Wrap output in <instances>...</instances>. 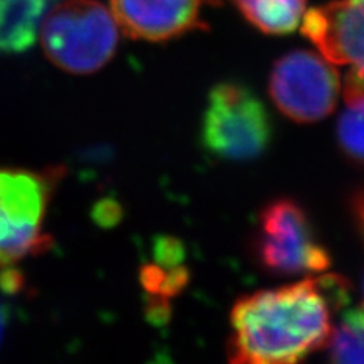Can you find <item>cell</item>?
I'll return each instance as SVG.
<instances>
[{
    "mask_svg": "<svg viewBox=\"0 0 364 364\" xmlns=\"http://www.w3.org/2000/svg\"><path fill=\"white\" fill-rule=\"evenodd\" d=\"M255 252L259 264L275 275L318 273L331 266L309 215L291 199L273 200L261 211Z\"/></svg>",
    "mask_w": 364,
    "mask_h": 364,
    "instance_id": "5b68a950",
    "label": "cell"
},
{
    "mask_svg": "<svg viewBox=\"0 0 364 364\" xmlns=\"http://www.w3.org/2000/svg\"><path fill=\"white\" fill-rule=\"evenodd\" d=\"M235 4L261 32L286 36L299 26L306 0H235Z\"/></svg>",
    "mask_w": 364,
    "mask_h": 364,
    "instance_id": "8fae6325",
    "label": "cell"
},
{
    "mask_svg": "<svg viewBox=\"0 0 364 364\" xmlns=\"http://www.w3.org/2000/svg\"><path fill=\"white\" fill-rule=\"evenodd\" d=\"M41 43L48 58L64 72L93 73L117 50V21L97 0H65L44 18Z\"/></svg>",
    "mask_w": 364,
    "mask_h": 364,
    "instance_id": "3957f363",
    "label": "cell"
},
{
    "mask_svg": "<svg viewBox=\"0 0 364 364\" xmlns=\"http://www.w3.org/2000/svg\"><path fill=\"white\" fill-rule=\"evenodd\" d=\"M52 0H0V53L31 49Z\"/></svg>",
    "mask_w": 364,
    "mask_h": 364,
    "instance_id": "9c48e42d",
    "label": "cell"
},
{
    "mask_svg": "<svg viewBox=\"0 0 364 364\" xmlns=\"http://www.w3.org/2000/svg\"><path fill=\"white\" fill-rule=\"evenodd\" d=\"M58 181L56 170L0 168V281L11 289L20 279L14 267L50 245L44 232L46 211Z\"/></svg>",
    "mask_w": 364,
    "mask_h": 364,
    "instance_id": "7a4b0ae2",
    "label": "cell"
},
{
    "mask_svg": "<svg viewBox=\"0 0 364 364\" xmlns=\"http://www.w3.org/2000/svg\"><path fill=\"white\" fill-rule=\"evenodd\" d=\"M346 108L337 123L341 152L352 163L364 167V77L350 70L343 88Z\"/></svg>",
    "mask_w": 364,
    "mask_h": 364,
    "instance_id": "30bf717a",
    "label": "cell"
},
{
    "mask_svg": "<svg viewBox=\"0 0 364 364\" xmlns=\"http://www.w3.org/2000/svg\"><path fill=\"white\" fill-rule=\"evenodd\" d=\"M336 363H364V302L346 305L326 341Z\"/></svg>",
    "mask_w": 364,
    "mask_h": 364,
    "instance_id": "7c38bea8",
    "label": "cell"
},
{
    "mask_svg": "<svg viewBox=\"0 0 364 364\" xmlns=\"http://www.w3.org/2000/svg\"><path fill=\"white\" fill-rule=\"evenodd\" d=\"M352 299L346 278L325 275L237 301L228 354L232 363L286 364L326 346L334 313Z\"/></svg>",
    "mask_w": 364,
    "mask_h": 364,
    "instance_id": "6da1fadb",
    "label": "cell"
},
{
    "mask_svg": "<svg viewBox=\"0 0 364 364\" xmlns=\"http://www.w3.org/2000/svg\"><path fill=\"white\" fill-rule=\"evenodd\" d=\"M112 16L135 40L167 41L205 28L202 0H111Z\"/></svg>",
    "mask_w": 364,
    "mask_h": 364,
    "instance_id": "ba28073f",
    "label": "cell"
},
{
    "mask_svg": "<svg viewBox=\"0 0 364 364\" xmlns=\"http://www.w3.org/2000/svg\"><path fill=\"white\" fill-rule=\"evenodd\" d=\"M270 96L286 116L299 123H314L331 114L340 95L336 68L310 50H293L273 65Z\"/></svg>",
    "mask_w": 364,
    "mask_h": 364,
    "instance_id": "8992f818",
    "label": "cell"
},
{
    "mask_svg": "<svg viewBox=\"0 0 364 364\" xmlns=\"http://www.w3.org/2000/svg\"><path fill=\"white\" fill-rule=\"evenodd\" d=\"M270 136L269 114L249 88L230 82L211 91L202 123V140L208 152L246 161L266 151Z\"/></svg>",
    "mask_w": 364,
    "mask_h": 364,
    "instance_id": "277c9868",
    "label": "cell"
},
{
    "mask_svg": "<svg viewBox=\"0 0 364 364\" xmlns=\"http://www.w3.org/2000/svg\"><path fill=\"white\" fill-rule=\"evenodd\" d=\"M360 76H361V75H360ZM363 77H364V76H363Z\"/></svg>",
    "mask_w": 364,
    "mask_h": 364,
    "instance_id": "9a60e30c",
    "label": "cell"
},
{
    "mask_svg": "<svg viewBox=\"0 0 364 364\" xmlns=\"http://www.w3.org/2000/svg\"><path fill=\"white\" fill-rule=\"evenodd\" d=\"M302 33L328 61L364 76V0H334L310 9Z\"/></svg>",
    "mask_w": 364,
    "mask_h": 364,
    "instance_id": "52a82bcc",
    "label": "cell"
},
{
    "mask_svg": "<svg viewBox=\"0 0 364 364\" xmlns=\"http://www.w3.org/2000/svg\"><path fill=\"white\" fill-rule=\"evenodd\" d=\"M350 211H352V218H354V222H355L358 231L361 234L363 242H364V186L352 193Z\"/></svg>",
    "mask_w": 364,
    "mask_h": 364,
    "instance_id": "4fadbf2b",
    "label": "cell"
},
{
    "mask_svg": "<svg viewBox=\"0 0 364 364\" xmlns=\"http://www.w3.org/2000/svg\"><path fill=\"white\" fill-rule=\"evenodd\" d=\"M2 331H4V314H2V310H0V337H2Z\"/></svg>",
    "mask_w": 364,
    "mask_h": 364,
    "instance_id": "5bb4252c",
    "label": "cell"
}]
</instances>
